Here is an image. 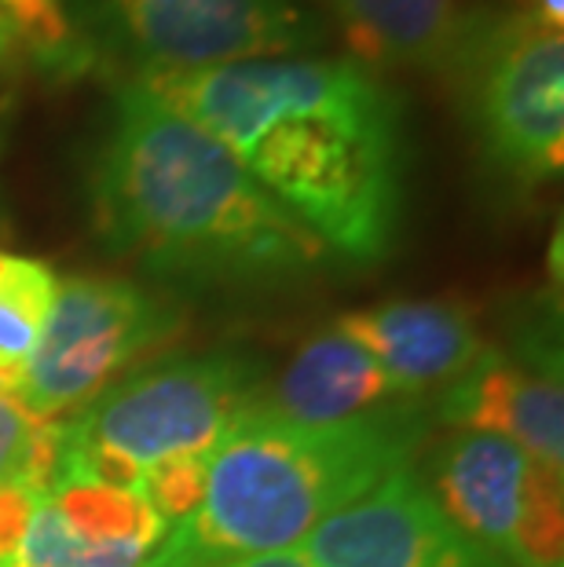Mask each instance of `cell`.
<instances>
[{
	"instance_id": "cell-18",
	"label": "cell",
	"mask_w": 564,
	"mask_h": 567,
	"mask_svg": "<svg viewBox=\"0 0 564 567\" xmlns=\"http://www.w3.org/2000/svg\"><path fill=\"white\" fill-rule=\"evenodd\" d=\"M41 494L30 487H0V567H8L27 535L33 505Z\"/></svg>"
},
{
	"instance_id": "cell-7",
	"label": "cell",
	"mask_w": 564,
	"mask_h": 567,
	"mask_svg": "<svg viewBox=\"0 0 564 567\" xmlns=\"http://www.w3.org/2000/svg\"><path fill=\"white\" fill-rule=\"evenodd\" d=\"M184 316L165 297L129 279L70 275L59 279L16 400L41 421H63L129 378L140 359L170 344Z\"/></svg>"
},
{
	"instance_id": "cell-20",
	"label": "cell",
	"mask_w": 564,
	"mask_h": 567,
	"mask_svg": "<svg viewBox=\"0 0 564 567\" xmlns=\"http://www.w3.org/2000/svg\"><path fill=\"white\" fill-rule=\"evenodd\" d=\"M521 4H532V8H527L532 16L543 19L546 27L561 30V22H564V0H521Z\"/></svg>"
},
{
	"instance_id": "cell-19",
	"label": "cell",
	"mask_w": 564,
	"mask_h": 567,
	"mask_svg": "<svg viewBox=\"0 0 564 567\" xmlns=\"http://www.w3.org/2000/svg\"><path fill=\"white\" fill-rule=\"evenodd\" d=\"M221 567H316L301 549H283V553H264V557H246L235 564H221Z\"/></svg>"
},
{
	"instance_id": "cell-13",
	"label": "cell",
	"mask_w": 564,
	"mask_h": 567,
	"mask_svg": "<svg viewBox=\"0 0 564 567\" xmlns=\"http://www.w3.org/2000/svg\"><path fill=\"white\" fill-rule=\"evenodd\" d=\"M260 406L301 425H345V421L429 410V403L407 395L375 363V355L338 330L305 341L279 381H268Z\"/></svg>"
},
{
	"instance_id": "cell-5",
	"label": "cell",
	"mask_w": 564,
	"mask_h": 567,
	"mask_svg": "<svg viewBox=\"0 0 564 567\" xmlns=\"http://www.w3.org/2000/svg\"><path fill=\"white\" fill-rule=\"evenodd\" d=\"M491 173L517 190L561 176L564 38L521 11H470L448 70Z\"/></svg>"
},
{
	"instance_id": "cell-12",
	"label": "cell",
	"mask_w": 564,
	"mask_h": 567,
	"mask_svg": "<svg viewBox=\"0 0 564 567\" xmlns=\"http://www.w3.org/2000/svg\"><path fill=\"white\" fill-rule=\"evenodd\" d=\"M334 330L375 355V363L422 403H433V395L459 381L488 348L470 311L443 300H392L345 311Z\"/></svg>"
},
{
	"instance_id": "cell-1",
	"label": "cell",
	"mask_w": 564,
	"mask_h": 567,
	"mask_svg": "<svg viewBox=\"0 0 564 567\" xmlns=\"http://www.w3.org/2000/svg\"><path fill=\"white\" fill-rule=\"evenodd\" d=\"M206 128L330 257L386 260L403 220V106L356 59H254L132 78Z\"/></svg>"
},
{
	"instance_id": "cell-16",
	"label": "cell",
	"mask_w": 564,
	"mask_h": 567,
	"mask_svg": "<svg viewBox=\"0 0 564 567\" xmlns=\"http://www.w3.org/2000/svg\"><path fill=\"white\" fill-rule=\"evenodd\" d=\"M63 462V421L33 417L11 392H0V487L44 494Z\"/></svg>"
},
{
	"instance_id": "cell-4",
	"label": "cell",
	"mask_w": 564,
	"mask_h": 567,
	"mask_svg": "<svg viewBox=\"0 0 564 567\" xmlns=\"http://www.w3.org/2000/svg\"><path fill=\"white\" fill-rule=\"evenodd\" d=\"M268 367L246 352H202L132 370L63 421V462L136 491L165 524L195 509L217 446L260 403Z\"/></svg>"
},
{
	"instance_id": "cell-8",
	"label": "cell",
	"mask_w": 564,
	"mask_h": 567,
	"mask_svg": "<svg viewBox=\"0 0 564 567\" xmlns=\"http://www.w3.org/2000/svg\"><path fill=\"white\" fill-rule=\"evenodd\" d=\"M414 473L440 509L506 567H564V476L517 443L451 432Z\"/></svg>"
},
{
	"instance_id": "cell-2",
	"label": "cell",
	"mask_w": 564,
	"mask_h": 567,
	"mask_svg": "<svg viewBox=\"0 0 564 567\" xmlns=\"http://www.w3.org/2000/svg\"><path fill=\"white\" fill-rule=\"evenodd\" d=\"M89 202L106 249L195 289H279L330 260L221 140L140 81L114 92L89 165Z\"/></svg>"
},
{
	"instance_id": "cell-11",
	"label": "cell",
	"mask_w": 564,
	"mask_h": 567,
	"mask_svg": "<svg viewBox=\"0 0 564 567\" xmlns=\"http://www.w3.org/2000/svg\"><path fill=\"white\" fill-rule=\"evenodd\" d=\"M429 414L451 432H491L517 443L550 473L564 476L561 381L521 367L506 348L488 344L476 363L429 403Z\"/></svg>"
},
{
	"instance_id": "cell-3",
	"label": "cell",
	"mask_w": 564,
	"mask_h": 567,
	"mask_svg": "<svg viewBox=\"0 0 564 567\" xmlns=\"http://www.w3.org/2000/svg\"><path fill=\"white\" fill-rule=\"evenodd\" d=\"M429 417L411 410L301 425L257 403L217 446L198 505L165 527L143 567H221L297 549L319 524L411 465Z\"/></svg>"
},
{
	"instance_id": "cell-21",
	"label": "cell",
	"mask_w": 564,
	"mask_h": 567,
	"mask_svg": "<svg viewBox=\"0 0 564 567\" xmlns=\"http://www.w3.org/2000/svg\"><path fill=\"white\" fill-rule=\"evenodd\" d=\"M11 52H16V44H11L8 38H0V66L8 63V59H11Z\"/></svg>"
},
{
	"instance_id": "cell-9",
	"label": "cell",
	"mask_w": 564,
	"mask_h": 567,
	"mask_svg": "<svg viewBox=\"0 0 564 567\" xmlns=\"http://www.w3.org/2000/svg\"><path fill=\"white\" fill-rule=\"evenodd\" d=\"M316 567H506L440 509L414 462L297 546Z\"/></svg>"
},
{
	"instance_id": "cell-17",
	"label": "cell",
	"mask_w": 564,
	"mask_h": 567,
	"mask_svg": "<svg viewBox=\"0 0 564 567\" xmlns=\"http://www.w3.org/2000/svg\"><path fill=\"white\" fill-rule=\"evenodd\" d=\"M0 38L48 70L92 66V55L70 27L63 0H0Z\"/></svg>"
},
{
	"instance_id": "cell-14",
	"label": "cell",
	"mask_w": 564,
	"mask_h": 567,
	"mask_svg": "<svg viewBox=\"0 0 564 567\" xmlns=\"http://www.w3.org/2000/svg\"><path fill=\"white\" fill-rule=\"evenodd\" d=\"M356 63L378 70L443 74L459 48V0H322Z\"/></svg>"
},
{
	"instance_id": "cell-15",
	"label": "cell",
	"mask_w": 564,
	"mask_h": 567,
	"mask_svg": "<svg viewBox=\"0 0 564 567\" xmlns=\"http://www.w3.org/2000/svg\"><path fill=\"white\" fill-rule=\"evenodd\" d=\"M55 286L59 275L44 260L0 249V392L16 395L55 300Z\"/></svg>"
},
{
	"instance_id": "cell-6",
	"label": "cell",
	"mask_w": 564,
	"mask_h": 567,
	"mask_svg": "<svg viewBox=\"0 0 564 567\" xmlns=\"http://www.w3.org/2000/svg\"><path fill=\"white\" fill-rule=\"evenodd\" d=\"M78 41L136 78L202 74L254 59H290L322 44L308 0H63Z\"/></svg>"
},
{
	"instance_id": "cell-10",
	"label": "cell",
	"mask_w": 564,
	"mask_h": 567,
	"mask_svg": "<svg viewBox=\"0 0 564 567\" xmlns=\"http://www.w3.org/2000/svg\"><path fill=\"white\" fill-rule=\"evenodd\" d=\"M165 527L143 494L59 465L8 567H143Z\"/></svg>"
}]
</instances>
